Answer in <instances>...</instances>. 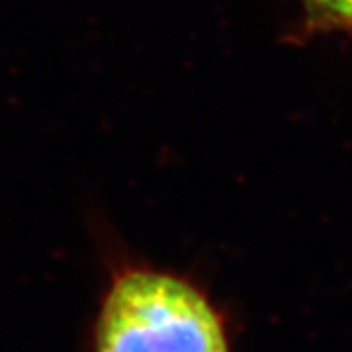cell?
Listing matches in <instances>:
<instances>
[{
  "instance_id": "1",
  "label": "cell",
  "mask_w": 352,
  "mask_h": 352,
  "mask_svg": "<svg viewBox=\"0 0 352 352\" xmlns=\"http://www.w3.org/2000/svg\"><path fill=\"white\" fill-rule=\"evenodd\" d=\"M90 352H235L223 309L192 278L116 266L92 321Z\"/></svg>"
},
{
  "instance_id": "2",
  "label": "cell",
  "mask_w": 352,
  "mask_h": 352,
  "mask_svg": "<svg viewBox=\"0 0 352 352\" xmlns=\"http://www.w3.org/2000/svg\"><path fill=\"white\" fill-rule=\"evenodd\" d=\"M307 22L319 30L352 34V0H300Z\"/></svg>"
}]
</instances>
